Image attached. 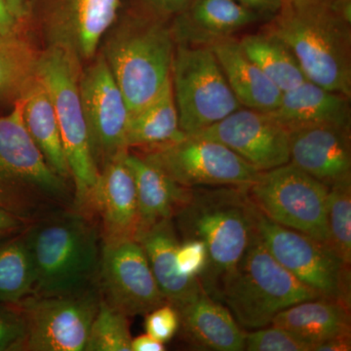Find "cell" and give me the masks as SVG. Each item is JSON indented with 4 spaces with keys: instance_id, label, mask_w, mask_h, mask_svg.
<instances>
[{
    "instance_id": "cell-1",
    "label": "cell",
    "mask_w": 351,
    "mask_h": 351,
    "mask_svg": "<svg viewBox=\"0 0 351 351\" xmlns=\"http://www.w3.org/2000/svg\"><path fill=\"white\" fill-rule=\"evenodd\" d=\"M265 29L292 50L309 82L351 97V0H285Z\"/></svg>"
},
{
    "instance_id": "cell-2",
    "label": "cell",
    "mask_w": 351,
    "mask_h": 351,
    "mask_svg": "<svg viewBox=\"0 0 351 351\" xmlns=\"http://www.w3.org/2000/svg\"><path fill=\"white\" fill-rule=\"evenodd\" d=\"M167 18L144 3L121 11L101 39L98 52L134 112L160 93L171 80L176 50Z\"/></svg>"
},
{
    "instance_id": "cell-3",
    "label": "cell",
    "mask_w": 351,
    "mask_h": 351,
    "mask_svg": "<svg viewBox=\"0 0 351 351\" xmlns=\"http://www.w3.org/2000/svg\"><path fill=\"white\" fill-rule=\"evenodd\" d=\"M245 188L193 189L191 198L174 217L182 239L200 240L206 246L208 265L199 280L215 300L250 241L253 221Z\"/></svg>"
},
{
    "instance_id": "cell-4",
    "label": "cell",
    "mask_w": 351,
    "mask_h": 351,
    "mask_svg": "<svg viewBox=\"0 0 351 351\" xmlns=\"http://www.w3.org/2000/svg\"><path fill=\"white\" fill-rule=\"evenodd\" d=\"M75 210H54L32 221L24 237L34 271V294L63 295L90 287L100 265L97 226Z\"/></svg>"
},
{
    "instance_id": "cell-5",
    "label": "cell",
    "mask_w": 351,
    "mask_h": 351,
    "mask_svg": "<svg viewBox=\"0 0 351 351\" xmlns=\"http://www.w3.org/2000/svg\"><path fill=\"white\" fill-rule=\"evenodd\" d=\"M73 201L68 182L46 163L15 101L12 112L0 117V209L27 223Z\"/></svg>"
},
{
    "instance_id": "cell-6",
    "label": "cell",
    "mask_w": 351,
    "mask_h": 351,
    "mask_svg": "<svg viewBox=\"0 0 351 351\" xmlns=\"http://www.w3.org/2000/svg\"><path fill=\"white\" fill-rule=\"evenodd\" d=\"M319 297L272 257L253 226L248 247L217 300L225 302L241 326L258 329L287 307Z\"/></svg>"
},
{
    "instance_id": "cell-7",
    "label": "cell",
    "mask_w": 351,
    "mask_h": 351,
    "mask_svg": "<svg viewBox=\"0 0 351 351\" xmlns=\"http://www.w3.org/2000/svg\"><path fill=\"white\" fill-rule=\"evenodd\" d=\"M83 64L60 48H44L38 63L39 80L47 89L56 112L71 181L73 209L92 217V196L99 171L92 156L80 94Z\"/></svg>"
},
{
    "instance_id": "cell-8",
    "label": "cell",
    "mask_w": 351,
    "mask_h": 351,
    "mask_svg": "<svg viewBox=\"0 0 351 351\" xmlns=\"http://www.w3.org/2000/svg\"><path fill=\"white\" fill-rule=\"evenodd\" d=\"M171 82L184 135H195L243 108L209 47L176 46Z\"/></svg>"
},
{
    "instance_id": "cell-9",
    "label": "cell",
    "mask_w": 351,
    "mask_h": 351,
    "mask_svg": "<svg viewBox=\"0 0 351 351\" xmlns=\"http://www.w3.org/2000/svg\"><path fill=\"white\" fill-rule=\"evenodd\" d=\"M251 213L263 245L284 269L322 297L351 307L350 265L322 242L271 221L252 202Z\"/></svg>"
},
{
    "instance_id": "cell-10",
    "label": "cell",
    "mask_w": 351,
    "mask_h": 351,
    "mask_svg": "<svg viewBox=\"0 0 351 351\" xmlns=\"http://www.w3.org/2000/svg\"><path fill=\"white\" fill-rule=\"evenodd\" d=\"M245 191L267 218L328 246L326 184L289 162L258 173Z\"/></svg>"
},
{
    "instance_id": "cell-11",
    "label": "cell",
    "mask_w": 351,
    "mask_h": 351,
    "mask_svg": "<svg viewBox=\"0 0 351 351\" xmlns=\"http://www.w3.org/2000/svg\"><path fill=\"white\" fill-rule=\"evenodd\" d=\"M138 149L143 158L184 188L248 186L260 173L226 145L195 135Z\"/></svg>"
},
{
    "instance_id": "cell-12",
    "label": "cell",
    "mask_w": 351,
    "mask_h": 351,
    "mask_svg": "<svg viewBox=\"0 0 351 351\" xmlns=\"http://www.w3.org/2000/svg\"><path fill=\"white\" fill-rule=\"evenodd\" d=\"M121 5L122 0H32L29 21L44 48L66 51L84 66L96 56Z\"/></svg>"
},
{
    "instance_id": "cell-13",
    "label": "cell",
    "mask_w": 351,
    "mask_h": 351,
    "mask_svg": "<svg viewBox=\"0 0 351 351\" xmlns=\"http://www.w3.org/2000/svg\"><path fill=\"white\" fill-rule=\"evenodd\" d=\"M100 302V293L88 287L69 294H32L18 302L27 325L25 350H85Z\"/></svg>"
},
{
    "instance_id": "cell-14",
    "label": "cell",
    "mask_w": 351,
    "mask_h": 351,
    "mask_svg": "<svg viewBox=\"0 0 351 351\" xmlns=\"http://www.w3.org/2000/svg\"><path fill=\"white\" fill-rule=\"evenodd\" d=\"M80 94L92 156L99 171L126 145L128 106L100 53L82 66Z\"/></svg>"
},
{
    "instance_id": "cell-15",
    "label": "cell",
    "mask_w": 351,
    "mask_h": 351,
    "mask_svg": "<svg viewBox=\"0 0 351 351\" xmlns=\"http://www.w3.org/2000/svg\"><path fill=\"white\" fill-rule=\"evenodd\" d=\"M98 271L101 299L127 317L145 315L167 302L135 240L104 244Z\"/></svg>"
},
{
    "instance_id": "cell-16",
    "label": "cell",
    "mask_w": 351,
    "mask_h": 351,
    "mask_svg": "<svg viewBox=\"0 0 351 351\" xmlns=\"http://www.w3.org/2000/svg\"><path fill=\"white\" fill-rule=\"evenodd\" d=\"M195 136L221 143L260 172L290 161V132L270 112L241 108Z\"/></svg>"
},
{
    "instance_id": "cell-17",
    "label": "cell",
    "mask_w": 351,
    "mask_h": 351,
    "mask_svg": "<svg viewBox=\"0 0 351 351\" xmlns=\"http://www.w3.org/2000/svg\"><path fill=\"white\" fill-rule=\"evenodd\" d=\"M120 152L99 173L92 196V216L101 219L104 244L135 240L138 232L137 189L133 173Z\"/></svg>"
},
{
    "instance_id": "cell-18",
    "label": "cell",
    "mask_w": 351,
    "mask_h": 351,
    "mask_svg": "<svg viewBox=\"0 0 351 351\" xmlns=\"http://www.w3.org/2000/svg\"><path fill=\"white\" fill-rule=\"evenodd\" d=\"M289 162L329 188L351 179V128L318 125L291 131Z\"/></svg>"
},
{
    "instance_id": "cell-19",
    "label": "cell",
    "mask_w": 351,
    "mask_h": 351,
    "mask_svg": "<svg viewBox=\"0 0 351 351\" xmlns=\"http://www.w3.org/2000/svg\"><path fill=\"white\" fill-rule=\"evenodd\" d=\"M263 18L237 0H191L170 25L177 45L210 47Z\"/></svg>"
},
{
    "instance_id": "cell-20",
    "label": "cell",
    "mask_w": 351,
    "mask_h": 351,
    "mask_svg": "<svg viewBox=\"0 0 351 351\" xmlns=\"http://www.w3.org/2000/svg\"><path fill=\"white\" fill-rule=\"evenodd\" d=\"M350 98L306 80L284 92L278 107L269 112L289 132L318 125L351 128Z\"/></svg>"
},
{
    "instance_id": "cell-21",
    "label": "cell",
    "mask_w": 351,
    "mask_h": 351,
    "mask_svg": "<svg viewBox=\"0 0 351 351\" xmlns=\"http://www.w3.org/2000/svg\"><path fill=\"white\" fill-rule=\"evenodd\" d=\"M137 241L144 249L154 279L168 304L178 309L205 292L199 279L182 276L178 269L176 254L181 241L173 219L152 226Z\"/></svg>"
},
{
    "instance_id": "cell-22",
    "label": "cell",
    "mask_w": 351,
    "mask_h": 351,
    "mask_svg": "<svg viewBox=\"0 0 351 351\" xmlns=\"http://www.w3.org/2000/svg\"><path fill=\"white\" fill-rule=\"evenodd\" d=\"M182 338L203 350H245L246 332L232 313L206 292L178 308Z\"/></svg>"
},
{
    "instance_id": "cell-23",
    "label": "cell",
    "mask_w": 351,
    "mask_h": 351,
    "mask_svg": "<svg viewBox=\"0 0 351 351\" xmlns=\"http://www.w3.org/2000/svg\"><path fill=\"white\" fill-rule=\"evenodd\" d=\"M126 162L133 173L137 189L138 206V237L165 221L173 219L189 200L193 189L184 188L165 173L128 149Z\"/></svg>"
},
{
    "instance_id": "cell-24",
    "label": "cell",
    "mask_w": 351,
    "mask_h": 351,
    "mask_svg": "<svg viewBox=\"0 0 351 351\" xmlns=\"http://www.w3.org/2000/svg\"><path fill=\"white\" fill-rule=\"evenodd\" d=\"M209 48L242 107L265 112L278 107L282 92L245 54L239 39H225Z\"/></svg>"
},
{
    "instance_id": "cell-25",
    "label": "cell",
    "mask_w": 351,
    "mask_h": 351,
    "mask_svg": "<svg viewBox=\"0 0 351 351\" xmlns=\"http://www.w3.org/2000/svg\"><path fill=\"white\" fill-rule=\"evenodd\" d=\"M350 308L332 298H315L277 313L271 324L287 330L313 351L327 339L351 334Z\"/></svg>"
},
{
    "instance_id": "cell-26",
    "label": "cell",
    "mask_w": 351,
    "mask_h": 351,
    "mask_svg": "<svg viewBox=\"0 0 351 351\" xmlns=\"http://www.w3.org/2000/svg\"><path fill=\"white\" fill-rule=\"evenodd\" d=\"M23 121L48 166L66 182L71 180L61 130L47 89L36 80L20 99Z\"/></svg>"
},
{
    "instance_id": "cell-27",
    "label": "cell",
    "mask_w": 351,
    "mask_h": 351,
    "mask_svg": "<svg viewBox=\"0 0 351 351\" xmlns=\"http://www.w3.org/2000/svg\"><path fill=\"white\" fill-rule=\"evenodd\" d=\"M184 136L180 128L171 80L156 98L129 115L126 133L129 149L166 144Z\"/></svg>"
},
{
    "instance_id": "cell-28",
    "label": "cell",
    "mask_w": 351,
    "mask_h": 351,
    "mask_svg": "<svg viewBox=\"0 0 351 351\" xmlns=\"http://www.w3.org/2000/svg\"><path fill=\"white\" fill-rule=\"evenodd\" d=\"M239 41L245 54L282 93L308 80L292 50L267 29Z\"/></svg>"
},
{
    "instance_id": "cell-29",
    "label": "cell",
    "mask_w": 351,
    "mask_h": 351,
    "mask_svg": "<svg viewBox=\"0 0 351 351\" xmlns=\"http://www.w3.org/2000/svg\"><path fill=\"white\" fill-rule=\"evenodd\" d=\"M41 51L20 34H0V99L17 101L38 80Z\"/></svg>"
},
{
    "instance_id": "cell-30",
    "label": "cell",
    "mask_w": 351,
    "mask_h": 351,
    "mask_svg": "<svg viewBox=\"0 0 351 351\" xmlns=\"http://www.w3.org/2000/svg\"><path fill=\"white\" fill-rule=\"evenodd\" d=\"M34 271L24 235L0 245V302L18 304L34 294Z\"/></svg>"
},
{
    "instance_id": "cell-31",
    "label": "cell",
    "mask_w": 351,
    "mask_h": 351,
    "mask_svg": "<svg viewBox=\"0 0 351 351\" xmlns=\"http://www.w3.org/2000/svg\"><path fill=\"white\" fill-rule=\"evenodd\" d=\"M326 219L328 247L351 265V179L330 186Z\"/></svg>"
},
{
    "instance_id": "cell-32",
    "label": "cell",
    "mask_w": 351,
    "mask_h": 351,
    "mask_svg": "<svg viewBox=\"0 0 351 351\" xmlns=\"http://www.w3.org/2000/svg\"><path fill=\"white\" fill-rule=\"evenodd\" d=\"M128 317L101 299L90 329L86 351H132Z\"/></svg>"
},
{
    "instance_id": "cell-33",
    "label": "cell",
    "mask_w": 351,
    "mask_h": 351,
    "mask_svg": "<svg viewBox=\"0 0 351 351\" xmlns=\"http://www.w3.org/2000/svg\"><path fill=\"white\" fill-rule=\"evenodd\" d=\"M245 350L248 351H311L309 346L283 328L274 326L246 332Z\"/></svg>"
},
{
    "instance_id": "cell-34",
    "label": "cell",
    "mask_w": 351,
    "mask_h": 351,
    "mask_svg": "<svg viewBox=\"0 0 351 351\" xmlns=\"http://www.w3.org/2000/svg\"><path fill=\"white\" fill-rule=\"evenodd\" d=\"M27 325L18 304L0 302V351L25 350Z\"/></svg>"
},
{
    "instance_id": "cell-35",
    "label": "cell",
    "mask_w": 351,
    "mask_h": 351,
    "mask_svg": "<svg viewBox=\"0 0 351 351\" xmlns=\"http://www.w3.org/2000/svg\"><path fill=\"white\" fill-rule=\"evenodd\" d=\"M145 316V332L164 345L174 338L180 330L179 311L168 302Z\"/></svg>"
},
{
    "instance_id": "cell-36",
    "label": "cell",
    "mask_w": 351,
    "mask_h": 351,
    "mask_svg": "<svg viewBox=\"0 0 351 351\" xmlns=\"http://www.w3.org/2000/svg\"><path fill=\"white\" fill-rule=\"evenodd\" d=\"M176 261L182 276L199 279L208 265L206 246L200 240H184L178 247Z\"/></svg>"
},
{
    "instance_id": "cell-37",
    "label": "cell",
    "mask_w": 351,
    "mask_h": 351,
    "mask_svg": "<svg viewBox=\"0 0 351 351\" xmlns=\"http://www.w3.org/2000/svg\"><path fill=\"white\" fill-rule=\"evenodd\" d=\"M191 0H143L152 11L169 19L184 11Z\"/></svg>"
},
{
    "instance_id": "cell-38",
    "label": "cell",
    "mask_w": 351,
    "mask_h": 351,
    "mask_svg": "<svg viewBox=\"0 0 351 351\" xmlns=\"http://www.w3.org/2000/svg\"><path fill=\"white\" fill-rule=\"evenodd\" d=\"M23 25L11 12L5 0H0V34L4 36L20 34Z\"/></svg>"
},
{
    "instance_id": "cell-39",
    "label": "cell",
    "mask_w": 351,
    "mask_h": 351,
    "mask_svg": "<svg viewBox=\"0 0 351 351\" xmlns=\"http://www.w3.org/2000/svg\"><path fill=\"white\" fill-rule=\"evenodd\" d=\"M263 17H274L282 7V0H237Z\"/></svg>"
},
{
    "instance_id": "cell-40",
    "label": "cell",
    "mask_w": 351,
    "mask_h": 351,
    "mask_svg": "<svg viewBox=\"0 0 351 351\" xmlns=\"http://www.w3.org/2000/svg\"><path fill=\"white\" fill-rule=\"evenodd\" d=\"M25 223L24 219L18 218L14 215L0 209V237L11 235L17 232L21 228H24Z\"/></svg>"
},
{
    "instance_id": "cell-41",
    "label": "cell",
    "mask_w": 351,
    "mask_h": 351,
    "mask_svg": "<svg viewBox=\"0 0 351 351\" xmlns=\"http://www.w3.org/2000/svg\"><path fill=\"white\" fill-rule=\"evenodd\" d=\"M132 351H164L165 345L152 338L149 334L140 335L132 339Z\"/></svg>"
},
{
    "instance_id": "cell-42",
    "label": "cell",
    "mask_w": 351,
    "mask_h": 351,
    "mask_svg": "<svg viewBox=\"0 0 351 351\" xmlns=\"http://www.w3.org/2000/svg\"><path fill=\"white\" fill-rule=\"evenodd\" d=\"M351 334L339 335L316 346V351H350Z\"/></svg>"
},
{
    "instance_id": "cell-43",
    "label": "cell",
    "mask_w": 351,
    "mask_h": 351,
    "mask_svg": "<svg viewBox=\"0 0 351 351\" xmlns=\"http://www.w3.org/2000/svg\"><path fill=\"white\" fill-rule=\"evenodd\" d=\"M5 1L16 19L19 21L20 24L24 27L29 20L32 0H5Z\"/></svg>"
},
{
    "instance_id": "cell-44",
    "label": "cell",
    "mask_w": 351,
    "mask_h": 351,
    "mask_svg": "<svg viewBox=\"0 0 351 351\" xmlns=\"http://www.w3.org/2000/svg\"><path fill=\"white\" fill-rule=\"evenodd\" d=\"M283 1H285V0H282V2H283Z\"/></svg>"
}]
</instances>
